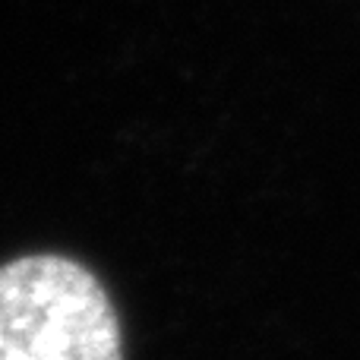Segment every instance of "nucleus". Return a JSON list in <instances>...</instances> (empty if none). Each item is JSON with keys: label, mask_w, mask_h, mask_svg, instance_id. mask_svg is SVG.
<instances>
[{"label": "nucleus", "mask_w": 360, "mask_h": 360, "mask_svg": "<svg viewBox=\"0 0 360 360\" xmlns=\"http://www.w3.org/2000/svg\"><path fill=\"white\" fill-rule=\"evenodd\" d=\"M0 360H124L117 307L98 275L60 253L4 262Z\"/></svg>", "instance_id": "obj_1"}]
</instances>
